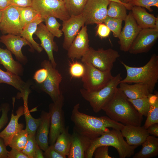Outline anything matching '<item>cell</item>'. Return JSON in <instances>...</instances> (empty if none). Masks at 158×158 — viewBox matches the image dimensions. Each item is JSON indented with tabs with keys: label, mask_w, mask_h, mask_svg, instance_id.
Wrapping results in <instances>:
<instances>
[{
	"label": "cell",
	"mask_w": 158,
	"mask_h": 158,
	"mask_svg": "<svg viewBox=\"0 0 158 158\" xmlns=\"http://www.w3.org/2000/svg\"><path fill=\"white\" fill-rule=\"evenodd\" d=\"M121 63L125 68L127 75L120 83L142 84L147 86L150 93H152L158 80L157 55L152 54L147 63L140 67L130 66L122 61Z\"/></svg>",
	"instance_id": "3957f363"
},
{
	"label": "cell",
	"mask_w": 158,
	"mask_h": 158,
	"mask_svg": "<svg viewBox=\"0 0 158 158\" xmlns=\"http://www.w3.org/2000/svg\"><path fill=\"white\" fill-rule=\"evenodd\" d=\"M0 42L5 45L7 49L14 55L20 63L25 65L28 63L27 57L22 51L24 46L28 45L31 47L30 44L25 39L20 35L8 34L0 37Z\"/></svg>",
	"instance_id": "2e32d148"
},
{
	"label": "cell",
	"mask_w": 158,
	"mask_h": 158,
	"mask_svg": "<svg viewBox=\"0 0 158 158\" xmlns=\"http://www.w3.org/2000/svg\"><path fill=\"white\" fill-rule=\"evenodd\" d=\"M87 0H63L70 16L82 13Z\"/></svg>",
	"instance_id": "d6a6232c"
},
{
	"label": "cell",
	"mask_w": 158,
	"mask_h": 158,
	"mask_svg": "<svg viewBox=\"0 0 158 158\" xmlns=\"http://www.w3.org/2000/svg\"><path fill=\"white\" fill-rule=\"evenodd\" d=\"M79 108L78 103L72 111L71 118L74 124L73 130L92 140L109 131V128L121 130L124 125L107 116L96 117L84 114L79 111Z\"/></svg>",
	"instance_id": "6da1fadb"
},
{
	"label": "cell",
	"mask_w": 158,
	"mask_h": 158,
	"mask_svg": "<svg viewBox=\"0 0 158 158\" xmlns=\"http://www.w3.org/2000/svg\"><path fill=\"white\" fill-rule=\"evenodd\" d=\"M101 146L114 147L117 150L120 158L129 157L133 155L135 150L138 147L128 145L124 140L121 130L112 128L92 140L85 158H92L95 149Z\"/></svg>",
	"instance_id": "277c9868"
},
{
	"label": "cell",
	"mask_w": 158,
	"mask_h": 158,
	"mask_svg": "<svg viewBox=\"0 0 158 158\" xmlns=\"http://www.w3.org/2000/svg\"><path fill=\"white\" fill-rule=\"evenodd\" d=\"M158 38V30L154 28L142 29L133 42L128 52L136 54L148 52Z\"/></svg>",
	"instance_id": "7c38bea8"
},
{
	"label": "cell",
	"mask_w": 158,
	"mask_h": 158,
	"mask_svg": "<svg viewBox=\"0 0 158 158\" xmlns=\"http://www.w3.org/2000/svg\"><path fill=\"white\" fill-rule=\"evenodd\" d=\"M109 0H87L82 14L86 25L104 23L107 16Z\"/></svg>",
	"instance_id": "8fae6325"
},
{
	"label": "cell",
	"mask_w": 158,
	"mask_h": 158,
	"mask_svg": "<svg viewBox=\"0 0 158 158\" xmlns=\"http://www.w3.org/2000/svg\"><path fill=\"white\" fill-rule=\"evenodd\" d=\"M148 97L151 105L143 126L146 129L152 124L158 123V93L157 92L155 95L150 94Z\"/></svg>",
	"instance_id": "4dcf8cb0"
},
{
	"label": "cell",
	"mask_w": 158,
	"mask_h": 158,
	"mask_svg": "<svg viewBox=\"0 0 158 158\" xmlns=\"http://www.w3.org/2000/svg\"><path fill=\"white\" fill-rule=\"evenodd\" d=\"M122 79L119 73L98 90L90 91L83 88L80 89V92L83 98L89 102L93 111L97 113L102 110L111 99Z\"/></svg>",
	"instance_id": "5b68a950"
},
{
	"label": "cell",
	"mask_w": 158,
	"mask_h": 158,
	"mask_svg": "<svg viewBox=\"0 0 158 158\" xmlns=\"http://www.w3.org/2000/svg\"><path fill=\"white\" fill-rule=\"evenodd\" d=\"M23 28L16 6L11 5L3 10L0 30L3 33L20 36Z\"/></svg>",
	"instance_id": "4fadbf2b"
},
{
	"label": "cell",
	"mask_w": 158,
	"mask_h": 158,
	"mask_svg": "<svg viewBox=\"0 0 158 158\" xmlns=\"http://www.w3.org/2000/svg\"><path fill=\"white\" fill-rule=\"evenodd\" d=\"M11 0H0V10H3L11 5Z\"/></svg>",
	"instance_id": "816d5d0a"
},
{
	"label": "cell",
	"mask_w": 158,
	"mask_h": 158,
	"mask_svg": "<svg viewBox=\"0 0 158 158\" xmlns=\"http://www.w3.org/2000/svg\"><path fill=\"white\" fill-rule=\"evenodd\" d=\"M48 72L47 70L44 68L37 71L34 75L33 78L37 83L41 84L43 83L47 77Z\"/></svg>",
	"instance_id": "ee69618b"
},
{
	"label": "cell",
	"mask_w": 158,
	"mask_h": 158,
	"mask_svg": "<svg viewBox=\"0 0 158 158\" xmlns=\"http://www.w3.org/2000/svg\"><path fill=\"white\" fill-rule=\"evenodd\" d=\"M35 34L40 39L41 42L40 45L47 53L49 60L53 66L56 68L57 64L54 59L53 51H57L58 47L54 42V36L49 31L45 25L42 22L37 26Z\"/></svg>",
	"instance_id": "e0dca14e"
},
{
	"label": "cell",
	"mask_w": 158,
	"mask_h": 158,
	"mask_svg": "<svg viewBox=\"0 0 158 158\" xmlns=\"http://www.w3.org/2000/svg\"><path fill=\"white\" fill-rule=\"evenodd\" d=\"M123 20L107 16L104 23L113 33L114 37L118 38L121 31Z\"/></svg>",
	"instance_id": "8d00e7d4"
},
{
	"label": "cell",
	"mask_w": 158,
	"mask_h": 158,
	"mask_svg": "<svg viewBox=\"0 0 158 158\" xmlns=\"http://www.w3.org/2000/svg\"><path fill=\"white\" fill-rule=\"evenodd\" d=\"M110 32V30L104 23H102L97 24L96 34L101 38L108 37Z\"/></svg>",
	"instance_id": "bcb514c9"
},
{
	"label": "cell",
	"mask_w": 158,
	"mask_h": 158,
	"mask_svg": "<svg viewBox=\"0 0 158 158\" xmlns=\"http://www.w3.org/2000/svg\"><path fill=\"white\" fill-rule=\"evenodd\" d=\"M69 61V73L71 78H81L85 72V67L82 63L77 61Z\"/></svg>",
	"instance_id": "ab89813d"
},
{
	"label": "cell",
	"mask_w": 158,
	"mask_h": 158,
	"mask_svg": "<svg viewBox=\"0 0 158 158\" xmlns=\"http://www.w3.org/2000/svg\"><path fill=\"white\" fill-rule=\"evenodd\" d=\"M28 96L26 95L22 97L24 102V115L26 123L25 129L27 130L29 135H35L40 123V118H35L30 114L28 105Z\"/></svg>",
	"instance_id": "f546056e"
},
{
	"label": "cell",
	"mask_w": 158,
	"mask_h": 158,
	"mask_svg": "<svg viewBox=\"0 0 158 158\" xmlns=\"http://www.w3.org/2000/svg\"><path fill=\"white\" fill-rule=\"evenodd\" d=\"M85 72L81 78L83 88L90 91L98 90L106 86L113 77L111 71H104L91 64L83 63Z\"/></svg>",
	"instance_id": "ba28073f"
},
{
	"label": "cell",
	"mask_w": 158,
	"mask_h": 158,
	"mask_svg": "<svg viewBox=\"0 0 158 158\" xmlns=\"http://www.w3.org/2000/svg\"><path fill=\"white\" fill-rule=\"evenodd\" d=\"M43 153L42 152V150L39 147L37 149L36 152L35 158H44Z\"/></svg>",
	"instance_id": "f5cc1de1"
},
{
	"label": "cell",
	"mask_w": 158,
	"mask_h": 158,
	"mask_svg": "<svg viewBox=\"0 0 158 158\" xmlns=\"http://www.w3.org/2000/svg\"><path fill=\"white\" fill-rule=\"evenodd\" d=\"M45 25L49 31L54 37H60L63 34L59 29L61 25L57 21L56 18L49 16L44 19Z\"/></svg>",
	"instance_id": "74e56055"
},
{
	"label": "cell",
	"mask_w": 158,
	"mask_h": 158,
	"mask_svg": "<svg viewBox=\"0 0 158 158\" xmlns=\"http://www.w3.org/2000/svg\"><path fill=\"white\" fill-rule=\"evenodd\" d=\"M41 66L47 70L48 74L43 83L37 84L41 91L47 94L54 102L57 99L61 92L59 87L62 80V75L58 70L53 66L49 60L43 61Z\"/></svg>",
	"instance_id": "30bf717a"
},
{
	"label": "cell",
	"mask_w": 158,
	"mask_h": 158,
	"mask_svg": "<svg viewBox=\"0 0 158 158\" xmlns=\"http://www.w3.org/2000/svg\"><path fill=\"white\" fill-rule=\"evenodd\" d=\"M16 7L19 12L21 24L23 27L39 15L32 6Z\"/></svg>",
	"instance_id": "836d02e7"
},
{
	"label": "cell",
	"mask_w": 158,
	"mask_h": 158,
	"mask_svg": "<svg viewBox=\"0 0 158 158\" xmlns=\"http://www.w3.org/2000/svg\"><path fill=\"white\" fill-rule=\"evenodd\" d=\"M24 106L19 107L14 114L12 111L10 121L6 127L0 133V138L3 139L6 147L8 146L14 135L23 129V124L18 123L19 118L24 115Z\"/></svg>",
	"instance_id": "ffe728a7"
},
{
	"label": "cell",
	"mask_w": 158,
	"mask_h": 158,
	"mask_svg": "<svg viewBox=\"0 0 158 158\" xmlns=\"http://www.w3.org/2000/svg\"><path fill=\"white\" fill-rule=\"evenodd\" d=\"M4 83L14 87L20 91L17 95V99L22 98L27 93H30V82H25L20 76L10 73L5 71L0 68V84Z\"/></svg>",
	"instance_id": "7402d4cb"
},
{
	"label": "cell",
	"mask_w": 158,
	"mask_h": 158,
	"mask_svg": "<svg viewBox=\"0 0 158 158\" xmlns=\"http://www.w3.org/2000/svg\"><path fill=\"white\" fill-rule=\"evenodd\" d=\"M128 4L132 7L137 6L145 8L150 12L153 11L151 6L158 8V0H134Z\"/></svg>",
	"instance_id": "60d3db41"
},
{
	"label": "cell",
	"mask_w": 158,
	"mask_h": 158,
	"mask_svg": "<svg viewBox=\"0 0 158 158\" xmlns=\"http://www.w3.org/2000/svg\"><path fill=\"white\" fill-rule=\"evenodd\" d=\"M61 0V1H62V0Z\"/></svg>",
	"instance_id": "91938a15"
},
{
	"label": "cell",
	"mask_w": 158,
	"mask_h": 158,
	"mask_svg": "<svg viewBox=\"0 0 158 158\" xmlns=\"http://www.w3.org/2000/svg\"><path fill=\"white\" fill-rule=\"evenodd\" d=\"M44 21V19L38 15L34 20L23 27L20 33V36L30 44L32 51L35 49L40 53L43 50L40 45L34 40L33 35L36 32L38 25Z\"/></svg>",
	"instance_id": "d4e9b609"
},
{
	"label": "cell",
	"mask_w": 158,
	"mask_h": 158,
	"mask_svg": "<svg viewBox=\"0 0 158 158\" xmlns=\"http://www.w3.org/2000/svg\"><path fill=\"white\" fill-rule=\"evenodd\" d=\"M85 23V20L82 14L71 16L68 20L63 21L61 30L64 35L62 44L64 49L68 50Z\"/></svg>",
	"instance_id": "9a60e30c"
},
{
	"label": "cell",
	"mask_w": 158,
	"mask_h": 158,
	"mask_svg": "<svg viewBox=\"0 0 158 158\" xmlns=\"http://www.w3.org/2000/svg\"><path fill=\"white\" fill-rule=\"evenodd\" d=\"M32 6L44 19L52 16L63 21L71 16L63 0H32Z\"/></svg>",
	"instance_id": "9c48e42d"
},
{
	"label": "cell",
	"mask_w": 158,
	"mask_h": 158,
	"mask_svg": "<svg viewBox=\"0 0 158 158\" xmlns=\"http://www.w3.org/2000/svg\"><path fill=\"white\" fill-rule=\"evenodd\" d=\"M6 147L3 140L0 138V158H7L8 151Z\"/></svg>",
	"instance_id": "681fc988"
},
{
	"label": "cell",
	"mask_w": 158,
	"mask_h": 158,
	"mask_svg": "<svg viewBox=\"0 0 158 158\" xmlns=\"http://www.w3.org/2000/svg\"><path fill=\"white\" fill-rule=\"evenodd\" d=\"M1 111V108L0 107V112Z\"/></svg>",
	"instance_id": "680465c9"
},
{
	"label": "cell",
	"mask_w": 158,
	"mask_h": 158,
	"mask_svg": "<svg viewBox=\"0 0 158 158\" xmlns=\"http://www.w3.org/2000/svg\"><path fill=\"white\" fill-rule=\"evenodd\" d=\"M32 0H11V5L18 7L32 6Z\"/></svg>",
	"instance_id": "c3c4849f"
},
{
	"label": "cell",
	"mask_w": 158,
	"mask_h": 158,
	"mask_svg": "<svg viewBox=\"0 0 158 158\" xmlns=\"http://www.w3.org/2000/svg\"><path fill=\"white\" fill-rule=\"evenodd\" d=\"M142 148L133 156V158H150L158 154V138L148 135L142 144Z\"/></svg>",
	"instance_id": "83f0119b"
},
{
	"label": "cell",
	"mask_w": 158,
	"mask_h": 158,
	"mask_svg": "<svg viewBox=\"0 0 158 158\" xmlns=\"http://www.w3.org/2000/svg\"><path fill=\"white\" fill-rule=\"evenodd\" d=\"M107 146H101L97 147L94 151L93 156L95 158H113L108 154Z\"/></svg>",
	"instance_id": "7bdbcfd3"
},
{
	"label": "cell",
	"mask_w": 158,
	"mask_h": 158,
	"mask_svg": "<svg viewBox=\"0 0 158 158\" xmlns=\"http://www.w3.org/2000/svg\"><path fill=\"white\" fill-rule=\"evenodd\" d=\"M89 42L87 25H83L67 50L68 58L81 59L90 47Z\"/></svg>",
	"instance_id": "ac0fdd59"
},
{
	"label": "cell",
	"mask_w": 158,
	"mask_h": 158,
	"mask_svg": "<svg viewBox=\"0 0 158 158\" xmlns=\"http://www.w3.org/2000/svg\"><path fill=\"white\" fill-rule=\"evenodd\" d=\"M154 28L158 30V17H156L155 23Z\"/></svg>",
	"instance_id": "11a10c76"
},
{
	"label": "cell",
	"mask_w": 158,
	"mask_h": 158,
	"mask_svg": "<svg viewBox=\"0 0 158 158\" xmlns=\"http://www.w3.org/2000/svg\"><path fill=\"white\" fill-rule=\"evenodd\" d=\"M122 2L124 4H128L134 0H119Z\"/></svg>",
	"instance_id": "9f6ffc18"
},
{
	"label": "cell",
	"mask_w": 158,
	"mask_h": 158,
	"mask_svg": "<svg viewBox=\"0 0 158 158\" xmlns=\"http://www.w3.org/2000/svg\"><path fill=\"white\" fill-rule=\"evenodd\" d=\"M40 121L35 134L36 141L40 148L44 151L49 147V134L50 126V114L49 112L43 110Z\"/></svg>",
	"instance_id": "603a6c76"
},
{
	"label": "cell",
	"mask_w": 158,
	"mask_h": 158,
	"mask_svg": "<svg viewBox=\"0 0 158 158\" xmlns=\"http://www.w3.org/2000/svg\"><path fill=\"white\" fill-rule=\"evenodd\" d=\"M39 147L35 139V135L28 134L27 142L22 151L29 158H35L36 152Z\"/></svg>",
	"instance_id": "f35d334b"
},
{
	"label": "cell",
	"mask_w": 158,
	"mask_h": 158,
	"mask_svg": "<svg viewBox=\"0 0 158 158\" xmlns=\"http://www.w3.org/2000/svg\"><path fill=\"white\" fill-rule=\"evenodd\" d=\"M44 158H66V157L56 151L53 145H50L43 153Z\"/></svg>",
	"instance_id": "f6af8a7d"
},
{
	"label": "cell",
	"mask_w": 158,
	"mask_h": 158,
	"mask_svg": "<svg viewBox=\"0 0 158 158\" xmlns=\"http://www.w3.org/2000/svg\"><path fill=\"white\" fill-rule=\"evenodd\" d=\"M64 102V97L61 91L57 99L49 106L50 120L48 142L50 145L54 144L57 137L66 128L63 110Z\"/></svg>",
	"instance_id": "52a82bcc"
},
{
	"label": "cell",
	"mask_w": 158,
	"mask_h": 158,
	"mask_svg": "<svg viewBox=\"0 0 158 158\" xmlns=\"http://www.w3.org/2000/svg\"><path fill=\"white\" fill-rule=\"evenodd\" d=\"M28 135L26 129L21 130L14 135L8 146L11 148L22 151L27 142Z\"/></svg>",
	"instance_id": "e575fe53"
},
{
	"label": "cell",
	"mask_w": 158,
	"mask_h": 158,
	"mask_svg": "<svg viewBox=\"0 0 158 158\" xmlns=\"http://www.w3.org/2000/svg\"><path fill=\"white\" fill-rule=\"evenodd\" d=\"M147 130L151 135L156 136H158V123H155L150 125L147 128Z\"/></svg>",
	"instance_id": "f907efd6"
},
{
	"label": "cell",
	"mask_w": 158,
	"mask_h": 158,
	"mask_svg": "<svg viewBox=\"0 0 158 158\" xmlns=\"http://www.w3.org/2000/svg\"><path fill=\"white\" fill-rule=\"evenodd\" d=\"M0 108L2 112L0 118V130L3 128L8 122V114L10 110L9 104L7 103L2 104Z\"/></svg>",
	"instance_id": "b9f144b4"
},
{
	"label": "cell",
	"mask_w": 158,
	"mask_h": 158,
	"mask_svg": "<svg viewBox=\"0 0 158 158\" xmlns=\"http://www.w3.org/2000/svg\"><path fill=\"white\" fill-rule=\"evenodd\" d=\"M68 129V126L66 127L53 145L56 151L66 157L69 154L72 141V135L69 133Z\"/></svg>",
	"instance_id": "f1b7e54d"
},
{
	"label": "cell",
	"mask_w": 158,
	"mask_h": 158,
	"mask_svg": "<svg viewBox=\"0 0 158 158\" xmlns=\"http://www.w3.org/2000/svg\"><path fill=\"white\" fill-rule=\"evenodd\" d=\"M119 88L128 99H135L148 97L150 94L145 85L139 83L130 85L127 83H120Z\"/></svg>",
	"instance_id": "4316f807"
},
{
	"label": "cell",
	"mask_w": 158,
	"mask_h": 158,
	"mask_svg": "<svg viewBox=\"0 0 158 158\" xmlns=\"http://www.w3.org/2000/svg\"><path fill=\"white\" fill-rule=\"evenodd\" d=\"M0 64L8 72L20 76L23 75L24 69L23 64L18 61L15 60L11 52L7 49L0 47Z\"/></svg>",
	"instance_id": "cb8c5ba5"
},
{
	"label": "cell",
	"mask_w": 158,
	"mask_h": 158,
	"mask_svg": "<svg viewBox=\"0 0 158 158\" xmlns=\"http://www.w3.org/2000/svg\"><path fill=\"white\" fill-rule=\"evenodd\" d=\"M125 25L118 38L120 50L128 51L133 42L142 29L138 25L131 12H130L124 20Z\"/></svg>",
	"instance_id": "5bb4252c"
},
{
	"label": "cell",
	"mask_w": 158,
	"mask_h": 158,
	"mask_svg": "<svg viewBox=\"0 0 158 158\" xmlns=\"http://www.w3.org/2000/svg\"><path fill=\"white\" fill-rule=\"evenodd\" d=\"M132 15L141 29L154 28L156 19L153 14L147 12L143 7L133 6L131 8Z\"/></svg>",
	"instance_id": "484cf974"
},
{
	"label": "cell",
	"mask_w": 158,
	"mask_h": 158,
	"mask_svg": "<svg viewBox=\"0 0 158 158\" xmlns=\"http://www.w3.org/2000/svg\"><path fill=\"white\" fill-rule=\"evenodd\" d=\"M120 56L118 51L111 48L96 50L89 47L81 59L83 63H89L101 71H111L114 63Z\"/></svg>",
	"instance_id": "8992f818"
},
{
	"label": "cell",
	"mask_w": 158,
	"mask_h": 158,
	"mask_svg": "<svg viewBox=\"0 0 158 158\" xmlns=\"http://www.w3.org/2000/svg\"><path fill=\"white\" fill-rule=\"evenodd\" d=\"M128 99L141 115L147 117L151 105L148 96L135 99Z\"/></svg>",
	"instance_id": "d590c367"
},
{
	"label": "cell",
	"mask_w": 158,
	"mask_h": 158,
	"mask_svg": "<svg viewBox=\"0 0 158 158\" xmlns=\"http://www.w3.org/2000/svg\"><path fill=\"white\" fill-rule=\"evenodd\" d=\"M120 130L126 141L130 145L138 146L141 145L149 135L143 126L124 125Z\"/></svg>",
	"instance_id": "44dd1931"
},
{
	"label": "cell",
	"mask_w": 158,
	"mask_h": 158,
	"mask_svg": "<svg viewBox=\"0 0 158 158\" xmlns=\"http://www.w3.org/2000/svg\"><path fill=\"white\" fill-rule=\"evenodd\" d=\"M3 10H0V23L2 18Z\"/></svg>",
	"instance_id": "6f0895ef"
},
{
	"label": "cell",
	"mask_w": 158,
	"mask_h": 158,
	"mask_svg": "<svg viewBox=\"0 0 158 158\" xmlns=\"http://www.w3.org/2000/svg\"><path fill=\"white\" fill-rule=\"evenodd\" d=\"M110 1H113L118 3L124 4L126 6L127 9L131 10L132 7H131L129 4H124L121 2L119 0H109Z\"/></svg>",
	"instance_id": "db71d44e"
},
{
	"label": "cell",
	"mask_w": 158,
	"mask_h": 158,
	"mask_svg": "<svg viewBox=\"0 0 158 158\" xmlns=\"http://www.w3.org/2000/svg\"><path fill=\"white\" fill-rule=\"evenodd\" d=\"M68 158H85L92 140L73 130Z\"/></svg>",
	"instance_id": "d6986e66"
},
{
	"label": "cell",
	"mask_w": 158,
	"mask_h": 158,
	"mask_svg": "<svg viewBox=\"0 0 158 158\" xmlns=\"http://www.w3.org/2000/svg\"><path fill=\"white\" fill-rule=\"evenodd\" d=\"M11 148V150L8 152L7 158H29L22 151Z\"/></svg>",
	"instance_id": "7dc6e473"
},
{
	"label": "cell",
	"mask_w": 158,
	"mask_h": 158,
	"mask_svg": "<svg viewBox=\"0 0 158 158\" xmlns=\"http://www.w3.org/2000/svg\"><path fill=\"white\" fill-rule=\"evenodd\" d=\"M102 110L111 119L124 125L141 126L143 119L119 88Z\"/></svg>",
	"instance_id": "7a4b0ae2"
},
{
	"label": "cell",
	"mask_w": 158,
	"mask_h": 158,
	"mask_svg": "<svg viewBox=\"0 0 158 158\" xmlns=\"http://www.w3.org/2000/svg\"><path fill=\"white\" fill-rule=\"evenodd\" d=\"M127 8L124 4L110 1L107 8V16L124 20L127 15Z\"/></svg>",
	"instance_id": "1f68e13d"
}]
</instances>
